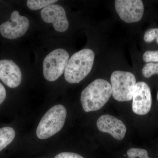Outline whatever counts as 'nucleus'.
I'll list each match as a JSON object with an SVG mask.
<instances>
[{
  "label": "nucleus",
  "instance_id": "21",
  "mask_svg": "<svg viewBox=\"0 0 158 158\" xmlns=\"http://www.w3.org/2000/svg\"><path fill=\"white\" fill-rule=\"evenodd\" d=\"M157 100L158 101V93H157Z\"/></svg>",
  "mask_w": 158,
  "mask_h": 158
},
{
  "label": "nucleus",
  "instance_id": "20",
  "mask_svg": "<svg viewBox=\"0 0 158 158\" xmlns=\"http://www.w3.org/2000/svg\"><path fill=\"white\" fill-rule=\"evenodd\" d=\"M156 40V42L158 44V37Z\"/></svg>",
  "mask_w": 158,
  "mask_h": 158
},
{
  "label": "nucleus",
  "instance_id": "5",
  "mask_svg": "<svg viewBox=\"0 0 158 158\" xmlns=\"http://www.w3.org/2000/svg\"><path fill=\"white\" fill-rule=\"evenodd\" d=\"M68 52L62 48L52 51L43 62L44 76L49 81H54L62 75L69 60Z\"/></svg>",
  "mask_w": 158,
  "mask_h": 158
},
{
  "label": "nucleus",
  "instance_id": "3",
  "mask_svg": "<svg viewBox=\"0 0 158 158\" xmlns=\"http://www.w3.org/2000/svg\"><path fill=\"white\" fill-rule=\"evenodd\" d=\"M66 115V109L62 105L51 108L40 122L36 131L37 137L46 139L59 132L65 124Z\"/></svg>",
  "mask_w": 158,
  "mask_h": 158
},
{
  "label": "nucleus",
  "instance_id": "14",
  "mask_svg": "<svg viewBox=\"0 0 158 158\" xmlns=\"http://www.w3.org/2000/svg\"><path fill=\"white\" fill-rule=\"evenodd\" d=\"M142 74L145 78H149L155 74H158V62H148L143 66Z\"/></svg>",
  "mask_w": 158,
  "mask_h": 158
},
{
  "label": "nucleus",
  "instance_id": "2",
  "mask_svg": "<svg viewBox=\"0 0 158 158\" xmlns=\"http://www.w3.org/2000/svg\"><path fill=\"white\" fill-rule=\"evenodd\" d=\"M95 55L92 50L85 48L74 54L69 60L64 72L65 80L70 84L80 83L93 67Z\"/></svg>",
  "mask_w": 158,
  "mask_h": 158
},
{
  "label": "nucleus",
  "instance_id": "9",
  "mask_svg": "<svg viewBox=\"0 0 158 158\" xmlns=\"http://www.w3.org/2000/svg\"><path fill=\"white\" fill-rule=\"evenodd\" d=\"M41 17L44 22L52 23L54 29L59 32L68 30L69 23L65 9L59 5H51L42 9Z\"/></svg>",
  "mask_w": 158,
  "mask_h": 158
},
{
  "label": "nucleus",
  "instance_id": "6",
  "mask_svg": "<svg viewBox=\"0 0 158 158\" xmlns=\"http://www.w3.org/2000/svg\"><path fill=\"white\" fill-rule=\"evenodd\" d=\"M115 7L120 18L127 23L139 22L144 14V4L141 0H116Z\"/></svg>",
  "mask_w": 158,
  "mask_h": 158
},
{
  "label": "nucleus",
  "instance_id": "15",
  "mask_svg": "<svg viewBox=\"0 0 158 158\" xmlns=\"http://www.w3.org/2000/svg\"><path fill=\"white\" fill-rule=\"evenodd\" d=\"M128 158H150L146 150L141 148H132L127 151Z\"/></svg>",
  "mask_w": 158,
  "mask_h": 158
},
{
  "label": "nucleus",
  "instance_id": "13",
  "mask_svg": "<svg viewBox=\"0 0 158 158\" xmlns=\"http://www.w3.org/2000/svg\"><path fill=\"white\" fill-rule=\"evenodd\" d=\"M56 0H28L27 2L28 7L33 10L44 9L50 5L56 2Z\"/></svg>",
  "mask_w": 158,
  "mask_h": 158
},
{
  "label": "nucleus",
  "instance_id": "8",
  "mask_svg": "<svg viewBox=\"0 0 158 158\" xmlns=\"http://www.w3.org/2000/svg\"><path fill=\"white\" fill-rule=\"evenodd\" d=\"M132 110L136 114L144 115L149 112L152 104L150 88L145 82L136 83L133 94Z\"/></svg>",
  "mask_w": 158,
  "mask_h": 158
},
{
  "label": "nucleus",
  "instance_id": "1",
  "mask_svg": "<svg viewBox=\"0 0 158 158\" xmlns=\"http://www.w3.org/2000/svg\"><path fill=\"white\" fill-rule=\"evenodd\" d=\"M112 94L110 83L102 79H98L86 87L82 92L81 101L86 112L99 110L109 101Z\"/></svg>",
  "mask_w": 158,
  "mask_h": 158
},
{
  "label": "nucleus",
  "instance_id": "4",
  "mask_svg": "<svg viewBox=\"0 0 158 158\" xmlns=\"http://www.w3.org/2000/svg\"><path fill=\"white\" fill-rule=\"evenodd\" d=\"M113 98L118 102L132 99L133 91L136 84L135 77L129 72L116 70L110 78Z\"/></svg>",
  "mask_w": 158,
  "mask_h": 158
},
{
  "label": "nucleus",
  "instance_id": "12",
  "mask_svg": "<svg viewBox=\"0 0 158 158\" xmlns=\"http://www.w3.org/2000/svg\"><path fill=\"white\" fill-rule=\"evenodd\" d=\"M15 133L12 128L6 127L0 128V152L14 140Z\"/></svg>",
  "mask_w": 158,
  "mask_h": 158
},
{
  "label": "nucleus",
  "instance_id": "11",
  "mask_svg": "<svg viewBox=\"0 0 158 158\" xmlns=\"http://www.w3.org/2000/svg\"><path fill=\"white\" fill-rule=\"evenodd\" d=\"M0 79L9 88H17L21 83V71L13 61L0 60Z\"/></svg>",
  "mask_w": 158,
  "mask_h": 158
},
{
  "label": "nucleus",
  "instance_id": "10",
  "mask_svg": "<svg viewBox=\"0 0 158 158\" xmlns=\"http://www.w3.org/2000/svg\"><path fill=\"white\" fill-rule=\"evenodd\" d=\"M98 130L104 133L110 134L118 140L124 138L127 128L122 121L110 115H104L98 118L97 122Z\"/></svg>",
  "mask_w": 158,
  "mask_h": 158
},
{
  "label": "nucleus",
  "instance_id": "7",
  "mask_svg": "<svg viewBox=\"0 0 158 158\" xmlns=\"http://www.w3.org/2000/svg\"><path fill=\"white\" fill-rule=\"evenodd\" d=\"M30 26L28 19L15 11L11 13L8 21L0 25V33L5 38L15 39L22 37L27 31Z\"/></svg>",
  "mask_w": 158,
  "mask_h": 158
},
{
  "label": "nucleus",
  "instance_id": "16",
  "mask_svg": "<svg viewBox=\"0 0 158 158\" xmlns=\"http://www.w3.org/2000/svg\"><path fill=\"white\" fill-rule=\"evenodd\" d=\"M143 60L147 62H158V50L148 51L144 53Z\"/></svg>",
  "mask_w": 158,
  "mask_h": 158
},
{
  "label": "nucleus",
  "instance_id": "19",
  "mask_svg": "<svg viewBox=\"0 0 158 158\" xmlns=\"http://www.w3.org/2000/svg\"><path fill=\"white\" fill-rule=\"evenodd\" d=\"M6 88L2 83H0V105L4 102L6 99Z\"/></svg>",
  "mask_w": 158,
  "mask_h": 158
},
{
  "label": "nucleus",
  "instance_id": "17",
  "mask_svg": "<svg viewBox=\"0 0 158 158\" xmlns=\"http://www.w3.org/2000/svg\"><path fill=\"white\" fill-rule=\"evenodd\" d=\"M158 37V28H152L147 30L144 34V40L145 42L151 43Z\"/></svg>",
  "mask_w": 158,
  "mask_h": 158
},
{
  "label": "nucleus",
  "instance_id": "18",
  "mask_svg": "<svg viewBox=\"0 0 158 158\" xmlns=\"http://www.w3.org/2000/svg\"><path fill=\"white\" fill-rule=\"evenodd\" d=\"M54 158H84L75 153L63 152L57 155Z\"/></svg>",
  "mask_w": 158,
  "mask_h": 158
}]
</instances>
